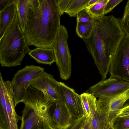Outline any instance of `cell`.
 Segmentation results:
<instances>
[{
    "label": "cell",
    "instance_id": "6da1fadb",
    "mask_svg": "<svg viewBox=\"0 0 129 129\" xmlns=\"http://www.w3.org/2000/svg\"><path fill=\"white\" fill-rule=\"evenodd\" d=\"M94 19L90 35L83 39L102 79H105L109 73L112 58L126 35L121 26L120 18L104 15Z\"/></svg>",
    "mask_w": 129,
    "mask_h": 129
},
{
    "label": "cell",
    "instance_id": "7a4b0ae2",
    "mask_svg": "<svg viewBox=\"0 0 129 129\" xmlns=\"http://www.w3.org/2000/svg\"><path fill=\"white\" fill-rule=\"evenodd\" d=\"M57 0H38L29 10L23 32L28 46L52 48L60 25Z\"/></svg>",
    "mask_w": 129,
    "mask_h": 129
},
{
    "label": "cell",
    "instance_id": "3957f363",
    "mask_svg": "<svg viewBox=\"0 0 129 129\" xmlns=\"http://www.w3.org/2000/svg\"><path fill=\"white\" fill-rule=\"evenodd\" d=\"M22 102L25 106L19 129H58L50 111L54 103L46 100L41 91L30 85Z\"/></svg>",
    "mask_w": 129,
    "mask_h": 129
},
{
    "label": "cell",
    "instance_id": "277c9868",
    "mask_svg": "<svg viewBox=\"0 0 129 129\" xmlns=\"http://www.w3.org/2000/svg\"><path fill=\"white\" fill-rule=\"evenodd\" d=\"M24 33L20 27L17 12L2 36L0 37V63L2 67L21 64L29 48Z\"/></svg>",
    "mask_w": 129,
    "mask_h": 129
},
{
    "label": "cell",
    "instance_id": "5b68a950",
    "mask_svg": "<svg viewBox=\"0 0 129 129\" xmlns=\"http://www.w3.org/2000/svg\"><path fill=\"white\" fill-rule=\"evenodd\" d=\"M67 29L60 25L53 46L56 65L62 79L67 80L71 74V55L68 44Z\"/></svg>",
    "mask_w": 129,
    "mask_h": 129
},
{
    "label": "cell",
    "instance_id": "8992f818",
    "mask_svg": "<svg viewBox=\"0 0 129 129\" xmlns=\"http://www.w3.org/2000/svg\"><path fill=\"white\" fill-rule=\"evenodd\" d=\"M41 67L26 66L15 74L11 81L12 89L15 107L22 102L26 91L31 82L45 71Z\"/></svg>",
    "mask_w": 129,
    "mask_h": 129
},
{
    "label": "cell",
    "instance_id": "52a82bcc",
    "mask_svg": "<svg viewBox=\"0 0 129 129\" xmlns=\"http://www.w3.org/2000/svg\"><path fill=\"white\" fill-rule=\"evenodd\" d=\"M110 77L129 82V35L124 38L113 56Z\"/></svg>",
    "mask_w": 129,
    "mask_h": 129
},
{
    "label": "cell",
    "instance_id": "ba28073f",
    "mask_svg": "<svg viewBox=\"0 0 129 129\" xmlns=\"http://www.w3.org/2000/svg\"><path fill=\"white\" fill-rule=\"evenodd\" d=\"M30 86L42 92L44 98L54 104L62 101L59 82L53 76L44 71L34 80Z\"/></svg>",
    "mask_w": 129,
    "mask_h": 129
},
{
    "label": "cell",
    "instance_id": "9c48e42d",
    "mask_svg": "<svg viewBox=\"0 0 129 129\" xmlns=\"http://www.w3.org/2000/svg\"><path fill=\"white\" fill-rule=\"evenodd\" d=\"M129 99V88L121 93L99 98L96 102L97 110L109 115L112 125L118 114Z\"/></svg>",
    "mask_w": 129,
    "mask_h": 129
},
{
    "label": "cell",
    "instance_id": "30bf717a",
    "mask_svg": "<svg viewBox=\"0 0 129 129\" xmlns=\"http://www.w3.org/2000/svg\"><path fill=\"white\" fill-rule=\"evenodd\" d=\"M129 88V82L110 77L102 79L91 86L85 92L96 98L113 95L123 92Z\"/></svg>",
    "mask_w": 129,
    "mask_h": 129
},
{
    "label": "cell",
    "instance_id": "8fae6325",
    "mask_svg": "<svg viewBox=\"0 0 129 129\" xmlns=\"http://www.w3.org/2000/svg\"><path fill=\"white\" fill-rule=\"evenodd\" d=\"M59 83L62 98L61 102L67 106L73 117L78 118L85 115L80 95L64 83Z\"/></svg>",
    "mask_w": 129,
    "mask_h": 129
},
{
    "label": "cell",
    "instance_id": "7c38bea8",
    "mask_svg": "<svg viewBox=\"0 0 129 129\" xmlns=\"http://www.w3.org/2000/svg\"><path fill=\"white\" fill-rule=\"evenodd\" d=\"M5 97L10 129H18V122L22 117L18 115L15 110V102L11 87V82L5 81Z\"/></svg>",
    "mask_w": 129,
    "mask_h": 129
},
{
    "label": "cell",
    "instance_id": "4fadbf2b",
    "mask_svg": "<svg viewBox=\"0 0 129 129\" xmlns=\"http://www.w3.org/2000/svg\"><path fill=\"white\" fill-rule=\"evenodd\" d=\"M58 129H64L70 125L73 117L67 106L60 101L55 104V107L52 117Z\"/></svg>",
    "mask_w": 129,
    "mask_h": 129
},
{
    "label": "cell",
    "instance_id": "5bb4252c",
    "mask_svg": "<svg viewBox=\"0 0 129 129\" xmlns=\"http://www.w3.org/2000/svg\"><path fill=\"white\" fill-rule=\"evenodd\" d=\"M38 0H16L19 25L23 33L26 27L29 10L37 6Z\"/></svg>",
    "mask_w": 129,
    "mask_h": 129
},
{
    "label": "cell",
    "instance_id": "9a60e30c",
    "mask_svg": "<svg viewBox=\"0 0 129 129\" xmlns=\"http://www.w3.org/2000/svg\"><path fill=\"white\" fill-rule=\"evenodd\" d=\"M28 54L40 63L50 66L55 62L54 52L53 48L37 47L31 50Z\"/></svg>",
    "mask_w": 129,
    "mask_h": 129
},
{
    "label": "cell",
    "instance_id": "2e32d148",
    "mask_svg": "<svg viewBox=\"0 0 129 129\" xmlns=\"http://www.w3.org/2000/svg\"><path fill=\"white\" fill-rule=\"evenodd\" d=\"M17 12L16 0L0 11V34L1 37Z\"/></svg>",
    "mask_w": 129,
    "mask_h": 129
},
{
    "label": "cell",
    "instance_id": "e0dca14e",
    "mask_svg": "<svg viewBox=\"0 0 129 129\" xmlns=\"http://www.w3.org/2000/svg\"><path fill=\"white\" fill-rule=\"evenodd\" d=\"M80 95L85 115L91 119L97 110L96 98L85 92Z\"/></svg>",
    "mask_w": 129,
    "mask_h": 129
},
{
    "label": "cell",
    "instance_id": "ac0fdd59",
    "mask_svg": "<svg viewBox=\"0 0 129 129\" xmlns=\"http://www.w3.org/2000/svg\"><path fill=\"white\" fill-rule=\"evenodd\" d=\"M90 0H71L65 12L70 17H76L78 13L88 7Z\"/></svg>",
    "mask_w": 129,
    "mask_h": 129
},
{
    "label": "cell",
    "instance_id": "d6986e66",
    "mask_svg": "<svg viewBox=\"0 0 129 129\" xmlns=\"http://www.w3.org/2000/svg\"><path fill=\"white\" fill-rule=\"evenodd\" d=\"M91 119L92 129H104L109 121L108 114L98 110Z\"/></svg>",
    "mask_w": 129,
    "mask_h": 129
},
{
    "label": "cell",
    "instance_id": "ffe728a7",
    "mask_svg": "<svg viewBox=\"0 0 129 129\" xmlns=\"http://www.w3.org/2000/svg\"><path fill=\"white\" fill-rule=\"evenodd\" d=\"M109 0H99L94 5L85 9L86 11L93 19L101 17L104 14L105 6Z\"/></svg>",
    "mask_w": 129,
    "mask_h": 129
},
{
    "label": "cell",
    "instance_id": "44dd1931",
    "mask_svg": "<svg viewBox=\"0 0 129 129\" xmlns=\"http://www.w3.org/2000/svg\"><path fill=\"white\" fill-rule=\"evenodd\" d=\"M94 25V21L91 22H77L76 31L78 36L83 39L86 38L90 35Z\"/></svg>",
    "mask_w": 129,
    "mask_h": 129
},
{
    "label": "cell",
    "instance_id": "7402d4cb",
    "mask_svg": "<svg viewBox=\"0 0 129 129\" xmlns=\"http://www.w3.org/2000/svg\"><path fill=\"white\" fill-rule=\"evenodd\" d=\"M0 129H10L5 98H0Z\"/></svg>",
    "mask_w": 129,
    "mask_h": 129
},
{
    "label": "cell",
    "instance_id": "603a6c76",
    "mask_svg": "<svg viewBox=\"0 0 129 129\" xmlns=\"http://www.w3.org/2000/svg\"><path fill=\"white\" fill-rule=\"evenodd\" d=\"M121 27L126 35H129V0L124 7L122 17L120 19Z\"/></svg>",
    "mask_w": 129,
    "mask_h": 129
},
{
    "label": "cell",
    "instance_id": "cb8c5ba5",
    "mask_svg": "<svg viewBox=\"0 0 129 129\" xmlns=\"http://www.w3.org/2000/svg\"><path fill=\"white\" fill-rule=\"evenodd\" d=\"M112 125L115 129H129V118L117 117Z\"/></svg>",
    "mask_w": 129,
    "mask_h": 129
},
{
    "label": "cell",
    "instance_id": "d4e9b609",
    "mask_svg": "<svg viewBox=\"0 0 129 129\" xmlns=\"http://www.w3.org/2000/svg\"><path fill=\"white\" fill-rule=\"evenodd\" d=\"M76 17L77 23L91 22L94 21V19L90 16L86 11L85 9L79 12Z\"/></svg>",
    "mask_w": 129,
    "mask_h": 129
},
{
    "label": "cell",
    "instance_id": "484cf974",
    "mask_svg": "<svg viewBox=\"0 0 129 129\" xmlns=\"http://www.w3.org/2000/svg\"><path fill=\"white\" fill-rule=\"evenodd\" d=\"M86 117L85 115L78 118L73 117L71 125L64 129H80L83 126Z\"/></svg>",
    "mask_w": 129,
    "mask_h": 129
},
{
    "label": "cell",
    "instance_id": "4316f807",
    "mask_svg": "<svg viewBox=\"0 0 129 129\" xmlns=\"http://www.w3.org/2000/svg\"><path fill=\"white\" fill-rule=\"evenodd\" d=\"M122 1L123 0H109L104 8V15L111 12L114 8Z\"/></svg>",
    "mask_w": 129,
    "mask_h": 129
},
{
    "label": "cell",
    "instance_id": "83f0119b",
    "mask_svg": "<svg viewBox=\"0 0 129 129\" xmlns=\"http://www.w3.org/2000/svg\"><path fill=\"white\" fill-rule=\"evenodd\" d=\"M57 5L61 15L65 12L71 0H57Z\"/></svg>",
    "mask_w": 129,
    "mask_h": 129
},
{
    "label": "cell",
    "instance_id": "f1b7e54d",
    "mask_svg": "<svg viewBox=\"0 0 129 129\" xmlns=\"http://www.w3.org/2000/svg\"><path fill=\"white\" fill-rule=\"evenodd\" d=\"M125 117L129 118V105L124 106L118 114L117 117Z\"/></svg>",
    "mask_w": 129,
    "mask_h": 129
},
{
    "label": "cell",
    "instance_id": "f546056e",
    "mask_svg": "<svg viewBox=\"0 0 129 129\" xmlns=\"http://www.w3.org/2000/svg\"><path fill=\"white\" fill-rule=\"evenodd\" d=\"M15 0H0V11L7 6L11 4Z\"/></svg>",
    "mask_w": 129,
    "mask_h": 129
},
{
    "label": "cell",
    "instance_id": "4dcf8cb0",
    "mask_svg": "<svg viewBox=\"0 0 129 129\" xmlns=\"http://www.w3.org/2000/svg\"><path fill=\"white\" fill-rule=\"evenodd\" d=\"M82 127L84 129H92L90 118L86 116Z\"/></svg>",
    "mask_w": 129,
    "mask_h": 129
},
{
    "label": "cell",
    "instance_id": "1f68e13d",
    "mask_svg": "<svg viewBox=\"0 0 129 129\" xmlns=\"http://www.w3.org/2000/svg\"><path fill=\"white\" fill-rule=\"evenodd\" d=\"M104 129H115L109 121L106 124Z\"/></svg>",
    "mask_w": 129,
    "mask_h": 129
},
{
    "label": "cell",
    "instance_id": "d6a6232c",
    "mask_svg": "<svg viewBox=\"0 0 129 129\" xmlns=\"http://www.w3.org/2000/svg\"><path fill=\"white\" fill-rule=\"evenodd\" d=\"M99 0H90L88 4V7L91 6L95 4Z\"/></svg>",
    "mask_w": 129,
    "mask_h": 129
},
{
    "label": "cell",
    "instance_id": "836d02e7",
    "mask_svg": "<svg viewBox=\"0 0 129 129\" xmlns=\"http://www.w3.org/2000/svg\"><path fill=\"white\" fill-rule=\"evenodd\" d=\"M80 129H84V128L82 127V126L80 127Z\"/></svg>",
    "mask_w": 129,
    "mask_h": 129
}]
</instances>
